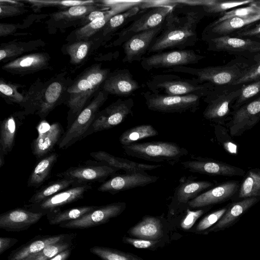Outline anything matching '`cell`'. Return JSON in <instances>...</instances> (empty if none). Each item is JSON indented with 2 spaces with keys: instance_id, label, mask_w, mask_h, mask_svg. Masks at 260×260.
<instances>
[{
  "instance_id": "22",
  "label": "cell",
  "mask_w": 260,
  "mask_h": 260,
  "mask_svg": "<svg viewBox=\"0 0 260 260\" xmlns=\"http://www.w3.org/2000/svg\"><path fill=\"white\" fill-rule=\"evenodd\" d=\"M50 56L47 52H35L21 56L2 67L13 75L24 76L45 70L50 66Z\"/></svg>"
},
{
  "instance_id": "59",
  "label": "cell",
  "mask_w": 260,
  "mask_h": 260,
  "mask_svg": "<svg viewBox=\"0 0 260 260\" xmlns=\"http://www.w3.org/2000/svg\"><path fill=\"white\" fill-rule=\"evenodd\" d=\"M5 155L0 152V168H2L5 164Z\"/></svg>"
},
{
  "instance_id": "56",
  "label": "cell",
  "mask_w": 260,
  "mask_h": 260,
  "mask_svg": "<svg viewBox=\"0 0 260 260\" xmlns=\"http://www.w3.org/2000/svg\"><path fill=\"white\" fill-rule=\"evenodd\" d=\"M19 27L18 24L1 23L0 36L6 37L13 35L16 32Z\"/></svg>"
},
{
  "instance_id": "43",
  "label": "cell",
  "mask_w": 260,
  "mask_h": 260,
  "mask_svg": "<svg viewBox=\"0 0 260 260\" xmlns=\"http://www.w3.org/2000/svg\"><path fill=\"white\" fill-rule=\"evenodd\" d=\"M29 4L31 8L37 12L43 8L55 7L64 10L71 7L96 4L99 1H59V0H20Z\"/></svg>"
},
{
  "instance_id": "7",
  "label": "cell",
  "mask_w": 260,
  "mask_h": 260,
  "mask_svg": "<svg viewBox=\"0 0 260 260\" xmlns=\"http://www.w3.org/2000/svg\"><path fill=\"white\" fill-rule=\"evenodd\" d=\"M147 107L150 110L165 113H194L200 100L205 96L200 94L170 96L153 93L149 90L143 92Z\"/></svg>"
},
{
  "instance_id": "2",
  "label": "cell",
  "mask_w": 260,
  "mask_h": 260,
  "mask_svg": "<svg viewBox=\"0 0 260 260\" xmlns=\"http://www.w3.org/2000/svg\"><path fill=\"white\" fill-rule=\"evenodd\" d=\"M110 69L95 63L86 68L68 87L64 103L69 108V116L74 119L91 102L106 80Z\"/></svg>"
},
{
  "instance_id": "40",
  "label": "cell",
  "mask_w": 260,
  "mask_h": 260,
  "mask_svg": "<svg viewBox=\"0 0 260 260\" xmlns=\"http://www.w3.org/2000/svg\"><path fill=\"white\" fill-rule=\"evenodd\" d=\"M158 131L151 124H144L130 128L123 132L119 141L122 146L128 145L137 141L156 136Z\"/></svg>"
},
{
  "instance_id": "14",
  "label": "cell",
  "mask_w": 260,
  "mask_h": 260,
  "mask_svg": "<svg viewBox=\"0 0 260 260\" xmlns=\"http://www.w3.org/2000/svg\"><path fill=\"white\" fill-rule=\"evenodd\" d=\"M126 208L124 202H115L98 206L90 212L77 219L63 222L60 228L70 229H85L108 222L111 218L121 214Z\"/></svg>"
},
{
  "instance_id": "12",
  "label": "cell",
  "mask_w": 260,
  "mask_h": 260,
  "mask_svg": "<svg viewBox=\"0 0 260 260\" xmlns=\"http://www.w3.org/2000/svg\"><path fill=\"white\" fill-rule=\"evenodd\" d=\"M134 105L132 98L125 100L118 99L103 110L99 111L85 137L93 133L110 129L119 125L129 115H133Z\"/></svg>"
},
{
  "instance_id": "15",
  "label": "cell",
  "mask_w": 260,
  "mask_h": 260,
  "mask_svg": "<svg viewBox=\"0 0 260 260\" xmlns=\"http://www.w3.org/2000/svg\"><path fill=\"white\" fill-rule=\"evenodd\" d=\"M197 178L192 175L180 178L170 204L171 212L174 213L184 211L189 201L214 185L212 182L196 180Z\"/></svg>"
},
{
  "instance_id": "6",
  "label": "cell",
  "mask_w": 260,
  "mask_h": 260,
  "mask_svg": "<svg viewBox=\"0 0 260 260\" xmlns=\"http://www.w3.org/2000/svg\"><path fill=\"white\" fill-rule=\"evenodd\" d=\"M108 95L102 89L95 94L91 102L77 115L64 132L59 142V148L66 149L85 137L100 108L107 100Z\"/></svg>"
},
{
  "instance_id": "11",
  "label": "cell",
  "mask_w": 260,
  "mask_h": 260,
  "mask_svg": "<svg viewBox=\"0 0 260 260\" xmlns=\"http://www.w3.org/2000/svg\"><path fill=\"white\" fill-rule=\"evenodd\" d=\"M205 57L192 50H176L159 52L144 57L141 61V65L147 71L159 69H170L197 63Z\"/></svg>"
},
{
  "instance_id": "47",
  "label": "cell",
  "mask_w": 260,
  "mask_h": 260,
  "mask_svg": "<svg viewBox=\"0 0 260 260\" xmlns=\"http://www.w3.org/2000/svg\"><path fill=\"white\" fill-rule=\"evenodd\" d=\"M260 93V79L242 86L240 95L231 107L234 111L238 109L247 101Z\"/></svg>"
},
{
  "instance_id": "37",
  "label": "cell",
  "mask_w": 260,
  "mask_h": 260,
  "mask_svg": "<svg viewBox=\"0 0 260 260\" xmlns=\"http://www.w3.org/2000/svg\"><path fill=\"white\" fill-rule=\"evenodd\" d=\"M58 157V155L56 153H51L43 157L32 170L28 179L27 186L37 188L46 181Z\"/></svg>"
},
{
  "instance_id": "49",
  "label": "cell",
  "mask_w": 260,
  "mask_h": 260,
  "mask_svg": "<svg viewBox=\"0 0 260 260\" xmlns=\"http://www.w3.org/2000/svg\"><path fill=\"white\" fill-rule=\"evenodd\" d=\"M227 208L228 207L222 208L208 214L199 221L192 231L196 233L206 234L207 232L220 219Z\"/></svg>"
},
{
  "instance_id": "19",
  "label": "cell",
  "mask_w": 260,
  "mask_h": 260,
  "mask_svg": "<svg viewBox=\"0 0 260 260\" xmlns=\"http://www.w3.org/2000/svg\"><path fill=\"white\" fill-rule=\"evenodd\" d=\"M191 158L181 161V165L185 169L192 173L230 177L243 176L245 173L241 168L218 160L201 156Z\"/></svg>"
},
{
  "instance_id": "34",
  "label": "cell",
  "mask_w": 260,
  "mask_h": 260,
  "mask_svg": "<svg viewBox=\"0 0 260 260\" xmlns=\"http://www.w3.org/2000/svg\"><path fill=\"white\" fill-rule=\"evenodd\" d=\"M165 219L160 216L146 215L127 233L133 237L151 240L162 239L165 236Z\"/></svg>"
},
{
  "instance_id": "21",
  "label": "cell",
  "mask_w": 260,
  "mask_h": 260,
  "mask_svg": "<svg viewBox=\"0 0 260 260\" xmlns=\"http://www.w3.org/2000/svg\"><path fill=\"white\" fill-rule=\"evenodd\" d=\"M118 171L102 164L100 165L71 167L59 173L56 176L61 178L74 180L79 184H86L90 182L103 183L109 177L115 175Z\"/></svg>"
},
{
  "instance_id": "50",
  "label": "cell",
  "mask_w": 260,
  "mask_h": 260,
  "mask_svg": "<svg viewBox=\"0 0 260 260\" xmlns=\"http://www.w3.org/2000/svg\"><path fill=\"white\" fill-rule=\"evenodd\" d=\"M257 14H260L259 10L250 4L249 6L236 9L223 13L221 17L212 23H218L231 18L245 17Z\"/></svg>"
},
{
  "instance_id": "57",
  "label": "cell",
  "mask_w": 260,
  "mask_h": 260,
  "mask_svg": "<svg viewBox=\"0 0 260 260\" xmlns=\"http://www.w3.org/2000/svg\"><path fill=\"white\" fill-rule=\"evenodd\" d=\"M260 35V23L254 27L242 29L237 32V35L240 37H256Z\"/></svg>"
},
{
  "instance_id": "30",
  "label": "cell",
  "mask_w": 260,
  "mask_h": 260,
  "mask_svg": "<svg viewBox=\"0 0 260 260\" xmlns=\"http://www.w3.org/2000/svg\"><path fill=\"white\" fill-rule=\"evenodd\" d=\"M260 20V14L245 17H233L218 23H211L203 32L205 41L216 37L227 36L243 27Z\"/></svg>"
},
{
  "instance_id": "32",
  "label": "cell",
  "mask_w": 260,
  "mask_h": 260,
  "mask_svg": "<svg viewBox=\"0 0 260 260\" xmlns=\"http://www.w3.org/2000/svg\"><path fill=\"white\" fill-rule=\"evenodd\" d=\"M260 198H250L229 205L220 219L206 233L223 231L235 224L250 208L258 203Z\"/></svg>"
},
{
  "instance_id": "58",
  "label": "cell",
  "mask_w": 260,
  "mask_h": 260,
  "mask_svg": "<svg viewBox=\"0 0 260 260\" xmlns=\"http://www.w3.org/2000/svg\"><path fill=\"white\" fill-rule=\"evenodd\" d=\"M74 247H71L51 258L50 260H68Z\"/></svg>"
},
{
  "instance_id": "38",
  "label": "cell",
  "mask_w": 260,
  "mask_h": 260,
  "mask_svg": "<svg viewBox=\"0 0 260 260\" xmlns=\"http://www.w3.org/2000/svg\"><path fill=\"white\" fill-rule=\"evenodd\" d=\"M76 185L79 184L74 180L61 178L51 182L38 190L31 196L28 202L29 204L40 203L50 197L70 187V186Z\"/></svg>"
},
{
  "instance_id": "18",
  "label": "cell",
  "mask_w": 260,
  "mask_h": 260,
  "mask_svg": "<svg viewBox=\"0 0 260 260\" xmlns=\"http://www.w3.org/2000/svg\"><path fill=\"white\" fill-rule=\"evenodd\" d=\"M158 177L149 175L146 171L125 173L112 176L98 188L101 192L114 194L138 187H143L157 181Z\"/></svg>"
},
{
  "instance_id": "46",
  "label": "cell",
  "mask_w": 260,
  "mask_h": 260,
  "mask_svg": "<svg viewBox=\"0 0 260 260\" xmlns=\"http://www.w3.org/2000/svg\"><path fill=\"white\" fill-rule=\"evenodd\" d=\"M20 0H0V18L17 16L28 11Z\"/></svg>"
},
{
  "instance_id": "45",
  "label": "cell",
  "mask_w": 260,
  "mask_h": 260,
  "mask_svg": "<svg viewBox=\"0 0 260 260\" xmlns=\"http://www.w3.org/2000/svg\"><path fill=\"white\" fill-rule=\"evenodd\" d=\"M89 251L103 260H145L133 253L103 246H95Z\"/></svg>"
},
{
  "instance_id": "33",
  "label": "cell",
  "mask_w": 260,
  "mask_h": 260,
  "mask_svg": "<svg viewBox=\"0 0 260 260\" xmlns=\"http://www.w3.org/2000/svg\"><path fill=\"white\" fill-rule=\"evenodd\" d=\"M90 156L102 164L118 170H122L125 173L151 171L162 166L161 165L139 163L127 159L114 156L106 151L92 152Z\"/></svg>"
},
{
  "instance_id": "48",
  "label": "cell",
  "mask_w": 260,
  "mask_h": 260,
  "mask_svg": "<svg viewBox=\"0 0 260 260\" xmlns=\"http://www.w3.org/2000/svg\"><path fill=\"white\" fill-rule=\"evenodd\" d=\"M254 0L243 1H223L216 0L209 6L202 7L206 15H213L219 13L225 12V11L239 7L240 6L250 4Z\"/></svg>"
},
{
  "instance_id": "41",
  "label": "cell",
  "mask_w": 260,
  "mask_h": 260,
  "mask_svg": "<svg viewBox=\"0 0 260 260\" xmlns=\"http://www.w3.org/2000/svg\"><path fill=\"white\" fill-rule=\"evenodd\" d=\"M238 198H260V170L251 169L246 173L239 189Z\"/></svg>"
},
{
  "instance_id": "35",
  "label": "cell",
  "mask_w": 260,
  "mask_h": 260,
  "mask_svg": "<svg viewBox=\"0 0 260 260\" xmlns=\"http://www.w3.org/2000/svg\"><path fill=\"white\" fill-rule=\"evenodd\" d=\"M45 45V43L41 39L2 43L0 46V61L8 62L21 56L24 53L38 50Z\"/></svg>"
},
{
  "instance_id": "3",
  "label": "cell",
  "mask_w": 260,
  "mask_h": 260,
  "mask_svg": "<svg viewBox=\"0 0 260 260\" xmlns=\"http://www.w3.org/2000/svg\"><path fill=\"white\" fill-rule=\"evenodd\" d=\"M250 65L246 61H234L221 66L193 68L179 66L165 72H179L189 74L199 83H209L215 86H232L247 71Z\"/></svg>"
},
{
  "instance_id": "26",
  "label": "cell",
  "mask_w": 260,
  "mask_h": 260,
  "mask_svg": "<svg viewBox=\"0 0 260 260\" xmlns=\"http://www.w3.org/2000/svg\"><path fill=\"white\" fill-rule=\"evenodd\" d=\"M206 41L210 51L250 53L260 52V42L248 38L227 35L212 38Z\"/></svg>"
},
{
  "instance_id": "9",
  "label": "cell",
  "mask_w": 260,
  "mask_h": 260,
  "mask_svg": "<svg viewBox=\"0 0 260 260\" xmlns=\"http://www.w3.org/2000/svg\"><path fill=\"white\" fill-rule=\"evenodd\" d=\"M242 86L233 88H216L203 100L207 105L203 111L204 117L216 124H222L232 114L230 105L240 95Z\"/></svg>"
},
{
  "instance_id": "20",
  "label": "cell",
  "mask_w": 260,
  "mask_h": 260,
  "mask_svg": "<svg viewBox=\"0 0 260 260\" xmlns=\"http://www.w3.org/2000/svg\"><path fill=\"white\" fill-rule=\"evenodd\" d=\"M38 136L31 145L33 154L37 158L48 155L56 144L60 142L64 132L62 125L58 122L49 124L42 120L37 127Z\"/></svg>"
},
{
  "instance_id": "36",
  "label": "cell",
  "mask_w": 260,
  "mask_h": 260,
  "mask_svg": "<svg viewBox=\"0 0 260 260\" xmlns=\"http://www.w3.org/2000/svg\"><path fill=\"white\" fill-rule=\"evenodd\" d=\"M144 10L141 9L139 4L113 16L102 28L103 37L109 38L115 35L117 30L123 28L125 25L134 20Z\"/></svg>"
},
{
  "instance_id": "61",
  "label": "cell",
  "mask_w": 260,
  "mask_h": 260,
  "mask_svg": "<svg viewBox=\"0 0 260 260\" xmlns=\"http://www.w3.org/2000/svg\"><path fill=\"white\" fill-rule=\"evenodd\" d=\"M257 38L260 39V35L255 37Z\"/></svg>"
},
{
  "instance_id": "23",
  "label": "cell",
  "mask_w": 260,
  "mask_h": 260,
  "mask_svg": "<svg viewBox=\"0 0 260 260\" xmlns=\"http://www.w3.org/2000/svg\"><path fill=\"white\" fill-rule=\"evenodd\" d=\"M111 5L103 4L101 1L96 4L76 6L64 10L50 14L48 25L57 28H64L74 24H79L81 20L92 11L110 9Z\"/></svg>"
},
{
  "instance_id": "52",
  "label": "cell",
  "mask_w": 260,
  "mask_h": 260,
  "mask_svg": "<svg viewBox=\"0 0 260 260\" xmlns=\"http://www.w3.org/2000/svg\"><path fill=\"white\" fill-rule=\"evenodd\" d=\"M162 240L164 239L151 240L126 237L122 238V241L124 243L129 244L136 248L150 250H154L164 244Z\"/></svg>"
},
{
  "instance_id": "55",
  "label": "cell",
  "mask_w": 260,
  "mask_h": 260,
  "mask_svg": "<svg viewBox=\"0 0 260 260\" xmlns=\"http://www.w3.org/2000/svg\"><path fill=\"white\" fill-rule=\"evenodd\" d=\"M18 240L14 238L1 237L0 238V254L14 246Z\"/></svg>"
},
{
  "instance_id": "29",
  "label": "cell",
  "mask_w": 260,
  "mask_h": 260,
  "mask_svg": "<svg viewBox=\"0 0 260 260\" xmlns=\"http://www.w3.org/2000/svg\"><path fill=\"white\" fill-rule=\"evenodd\" d=\"M72 234H62L55 235H38L9 254L8 260H23L36 253L49 245L57 243L71 235Z\"/></svg>"
},
{
  "instance_id": "10",
  "label": "cell",
  "mask_w": 260,
  "mask_h": 260,
  "mask_svg": "<svg viewBox=\"0 0 260 260\" xmlns=\"http://www.w3.org/2000/svg\"><path fill=\"white\" fill-rule=\"evenodd\" d=\"M176 5H166L151 8L147 11L144 10L129 25L115 34L117 38L113 45L114 46L122 45L133 36L162 24Z\"/></svg>"
},
{
  "instance_id": "8",
  "label": "cell",
  "mask_w": 260,
  "mask_h": 260,
  "mask_svg": "<svg viewBox=\"0 0 260 260\" xmlns=\"http://www.w3.org/2000/svg\"><path fill=\"white\" fill-rule=\"evenodd\" d=\"M44 83L37 80L32 84L28 90L22 92L18 91V88L23 85L14 83L1 78L0 95L7 103L16 104L24 109L25 115L36 114L40 103L41 92Z\"/></svg>"
},
{
  "instance_id": "51",
  "label": "cell",
  "mask_w": 260,
  "mask_h": 260,
  "mask_svg": "<svg viewBox=\"0 0 260 260\" xmlns=\"http://www.w3.org/2000/svg\"><path fill=\"white\" fill-rule=\"evenodd\" d=\"M211 206L199 208L196 210H191L188 207L185 210V215L181 222V227L184 230L190 229L197 220L205 213L208 211Z\"/></svg>"
},
{
  "instance_id": "13",
  "label": "cell",
  "mask_w": 260,
  "mask_h": 260,
  "mask_svg": "<svg viewBox=\"0 0 260 260\" xmlns=\"http://www.w3.org/2000/svg\"><path fill=\"white\" fill-rule=\"evenodd\" d=\"M72 82L66 78L64 74H60L44 83L39 109L36 113L41 120H45L57 106L64 104L67 89Z\"/></svg>"
},
{
  "instance_id": "25",
  "label": "cell",
  "mask_w": 260,
  "mask_h": 260,
  "mask_svg": "<svg viewBox=\"0 0 260 260\" xmlns=\"http://www.w3.org/2000/svg\"><path fill=\"white\" fill-rule=\"evenodd\" d=\"M237 182L222 183L203 192L188 203L190 209H199L221 203L231 199L239 190Z\"/></svg>"
},
{
  "instance_id": "42",
  "label": "cell",
  "mask_w": 260,
  "mask_h": 260,
  "mask_svg": "<svg viewBox=\"0 0 260 260\" xmlns=\"http://www.w3.org/2000/svg\"><path fill=\"white\" fill-rule=\"evenodd\" d=\"M76 235L72 234L69 237L57 243L48 245L41 251L32 254L23 260H50L57 254L74 247L73 242Z\"/></svg>"
},
{
  "instance_id": "16",
  "label": "cell",
  "mask_w": 260,
  "mask_h": 260,
  "mask_svg": "<svg viewBox=\"0 0 260 260\" xmlns=\"http://www.w3.org/2000/svg\"><path fill=\"white\" fill-rule=\"evenodd\" d=\"M91 186L88 184L76 185L62 190L43 201L25 205V208L44 215L59 210V208L83 198Z\"/></svg>"
},
{
  "instance_id": "4",
  "label": "cell",
  "mask_w": 260,
  "mask_h": 260,
  "mask_svg": "<svg viewBox=\"0 0 260 260\" xmlns=\"http://www.w3.org/2000/svg\"><path fill=\"white\" fill-rule=\"evenodd\" d=\"M146 86L150 91L156 94L170 96L193 94L205 98L216 88L209 83L201 84L192 78L186 79L171 74L153 76L146 81Z\"/></svg>"
},
{
  "instance_id": "39",
  "label": "cell",
  "mask_w": 260,
  "mask_h": 260,
  "mask_svg": "<svg viewBox=\"0 0 260 260\" xmlns=\"http://www.w3.org/2000/svg\"><path fill=\"white\" fill-rule=\"evenodd\" d=\"M97 207L96 206H84L63 211L59 210L47 214V217L50 225H59L79 218Z\"/></svg>"
},
{
  "instance_id": "28",
  "label": "cell",
  "mask_w": 260,
  "mask_h": 260,
  "mask_svg": "<svg viewBox=\"0 0 260 260\" xmlns=\"http://www.w3.org/2000/svg\"><path fill=\"white\" fill-rule=\"evenodd\" d=\"M140 88L129 70L122 69L110 72L102 86L109 94L127 96Z\"/></svg>"
},
{
  "instance_id": "1",
  "label": "cell",
  "mask_w": 260,
  "mask_h": 260,
  "mask_svg": "<svg viewBox=\"0 0 260 260\" xmlns=\"http://www.w3.org/2000/svg\"><path fill=\"white\" fill-rule=\"evenodd\" d=\"M206 16L202 7L176 5L166 17L160 33L148 50L157 53L168 49L184 50L198 40L197 28Z\"/></svg>"
},
{
  "instance_id": "24",
  "label": "cell",
  "mask_w": 260,
  "mask_h": 260,
  "mask_svg": "<svg viewBox=\"0 0 260 260\" xmlns=\"http://www.w3.org/2000/svg\"><path fill=\"white\" fill-rule=\"evenodd\" d=\"M162 25L163 23L153 29L137 34L125 41L122 46L125 54L122 61L130 63L141 61L153 40L161 31Z\"/></svg>"
},
{
  "instance_id": "44",
  "label": "cell",
  "mask_w": 260,
  "mask_h": 260,
  "mask_svg": "<svg viewBox=\"0 0 260 260\" xmlns=\"http://www.w3.org/2000/svg\"><path fill=\"white\" fill-rule=\"evenodd\" d=\"M93 42L91 40H76L66 47V53L69 55L70 63L78 65L84 62L89 54Z\"/></svg>"
},
{
  "instance_id": "31",
  "label": "cell",
  "mask_w": 260,
  "mask_h": 260,
  "mask_svg": "<svg viewBox=\"0 0 260 260\" xmlns=\"http://www.w3.org/2000/svg\"><path fill=\"white\" fill-rule=\"evenodd\" d=\"M26 116L23 111H17L10 115L1 122L0 152L5 155L12 150L16 134Z\"/></svg>"
},
{
  "instance_id": "5",
  "label": "cell",
  "mask_w": 260,
  "mask_h": 260,
  "mask_svg": "<svg viewBox=\"0 0 260 260\" xmlns=\"http://www.w3.org/2000/svg\"><path fill=\"white\" fill-rule=\"evenodd\" d=\"M124 153L131 157L171 165L179 162L188 154V150L174 142L153 141L136 142L122 146Z\"/></svg>"
},
{
  "instance_id": "53",
  "label": "cell",
  "mask_w": 260,
  "mask_h": 260,
  "mask_svg": "<svg viewBox=\"0 0 260 260\" xmlns=\"http://www.w3.org/2000/svg\"><path fill=\"white\" fill-rule=\"evenodd\" d=\"M260 79V55L256 62L251 65L246 72L232 86L241 85L243 84L250 83Z\"/></svg>"
},
{
  "instance_id": "27",
  "label": "cell",
  "mask_w": 260,
  "mask_h": 260,
  "mask_svg": "<svg viewBox=\"0 0 260 260\" xmlns=\"http://www.w3.org/2000/svg\"><path fill=\"white\" fill-rule=\"evenodd\" d=\"M44 216L26 208H16L0 215V229L8 232H19L29 229Z\"/></svg>"
},
{
  "instance_id": "17",
  "label": "cell",
  "mask_w": 260,
  "mask_h": 260,
  "mask_svg": "<svg viewBox=\"0 0 260 260\" xmlns=\"http://www.w3.org/2000/svg\"><path fill=\"white\" fill-rule=\"evenodd\" d=\"M232 117L227 123L232 137L241 136L260 121V95L233 111Z\"/></svg>"
},
{
  "instance_id": "54",
  "label": "cell",
  "mask_w": 260,
  "mask_h": 260,
  "mask_svg": "<svg viewBox=\"0 0 260 260\" xmlns=\"http://www.w3.org/2000/svg\"><path fill=\"white\" fill-rule=\"evenodd\" d=\"M214 130L217 141L228 152L232 154H236L237 152V145L232 141H227L225 139L226 132L225 127L220 124H215L214 125Z\"/></svg>"
},
{
  "instance_id": "60",
  "label": "cell",
  "mask_w": 260,
  "mask_h": 260,
  "mask_svg": "<svg viewBox=\"0 0 260 260\" xmlns=\"http://www.w3.org/2000/svg\"><path fill=\"white\" fill-rule=\"evenodd\" d=\"M251 4L256 7L260 11V1H254Z\"/></svg>"
}]
</instances>
